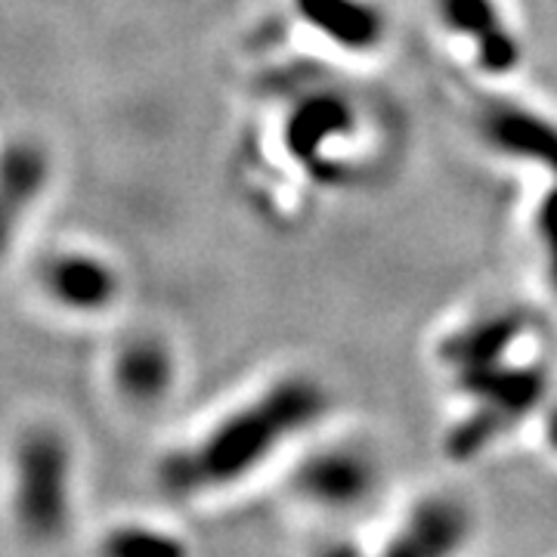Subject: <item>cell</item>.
<instances>
[{
	"label": "cell",
	"mask_w": 557,
	"mask_h": 557,
	"mask_svg": "<svg viewBox=\"0 0 557 557\" xmlns=\"http://www.w3.org/2000/svg\"><path fill=\"white\" fill-rule=\"evenodd\" d=\"M47 183V156L35 143H13L0 156V255Z\"/></svg>",
	"instance_id": "10"
},
{
	"label": "cell",
	"mask_w": 557,
	"mask_h": 557,
	"mask_svg": "<svg viewBox=\"0 0 557 557\" xmlns=\"http://www.w3.org/2000/svg\"><path fill=\"white\" fill-rule=\"evenodd\" d=\"M317 557H362L354 542H329Z\"/></svg>",
	"instance_id": "16"
},
{
	"label": "cell",
	"mask_w": 557,
	"mask_h": 557,
	"mask_svg": "<svg viewBox=\"0 0 557 557\" xmlns=\"http://www.w3.org/2000/svg\"><path fill=\"white\" fill-rule=\"evenodd\" d=\"M474 533V515L453 493L424 496L379 557H458Z\"/></svg>",
	"instance_id": "6"
},
{
	"label": "cell",
	"mask_w": 557,
	"mask_h": 557,
	"mask_svg": "<svg viewBox=\"0 0 557 557\" xmlns=\"http://www.w3.org/2000/svg\"><path fill=\"white\" fill-rule=\"evenodd\" d=\"M298 10L317 32L354 53L375 50L387 32L384 13L372 0H298Z\"/></svg>",
	"instance_id": "11"
},
{
	"label": "cell",
	"mask_w": 557,
	"mask_h": 557,
	"mask_svg": "<svg viewBox=\"0 0 557 557\" xmlns=\"http://www.w3.org/2000/svg\"><path fill=\"white\" fill-rule=\"evenodd\" d=\"M474 127L496 156L557 180V119L548 112L508 97H490L478 109Z\"/></svg>",
	"instance_id": "4"
},
{
	"label": "cell",
	"mask_w": 557,
	"mask_h": 557,
	"mask_svg": "<svg viewBox=\"0 0 557 557\" xmlns=\"http://www.w3.org/2000/svg\"><path fill=\"white\" fill-rule=\"evenodd\" d=\"M468 412L446 434V456L453 461H474L508 437L530 416L548 403V369L527 359H502L474 372L453 375Z\"/></svg>",
	"instance_id": "2"
},
{
	"label": "cell",
	"mask_w": 557,
	"mask_h": 557,
	"mask_svg": "<svg viewBox=\"0 0 557 557\" xmlns=\"http://www.w3.org/2000/svg\"><path fill=\"white\" fill-rule=\"evenodd\" d=\"M347 131H350V106H344L338 97H313L295 109L288 127V146L300 159H313L319 146Z\"/></svg>",
	"instance_id": "13"
},
{
	"label": "cell",
	"mask_w": 557,
	"mask_h": 557,
	"mask_svg": "<svg viewBox=\"0 0 557 557\" xmlns=\"http://www.w3.org/2000/svg\"><path fill=\"white\" fill-rule=\"evenodd\" d=\"M40 282L50 298L75 313H100L119 298L115 270L106 260L84 251H65L47 260L40 270Z\"/></svg>",
	"instance_id": "9"
},
{
	"label": "cell",
	"mask_w": 557,
	"mask_h": 557,
	"mask_svg": "<svg viewBox=\"0 0 557 557\" xmlns=\"http://www.w3.org/2000/svg\"><path fill=\"white\" fill-rule=\"evenodd\" d=\"M100 557H189V545L159 527L127 523L106 533Z\"/></svg>",
	"instance_id": "14"
},
{
	"label": "cell",
	"mask_w": 557,
	"mask_h": 557,
	"mask_svg": "<svg viewBox=\"0 0 557 557\" xmlns=\"http://www.w3.org/2000/svg\"><path fill=\"white\" fill-rule=\"evenodd\" d=\"M174 381V357L156 338L127 341L115 357V384L121 397L149 406L159 403Z\"/></svg>",
	"instance_id": "12"
},
{
	"label": "cell",
	"mask_w": 557,
	"mask_h": 557,
	"mask_svg": "<svg viewBox=\"0 0 557 557\" xmlns=\"http://www.w3.org/2000/svg\"><path fill=\"white\" fill-rule=\"evenodd\" d=\"M527 319L518 310H493L483 317L465 322L453 335L440 344V359L449 369V375L474 372L483 366H493L502 359L515 357L527 338Z\"/></svg>",
	"instance_id": "8"
},
{
	"label": "cell",
	"mask_w": 557,
	"mask_h": 557,
	"mask_svg": "<svg viewBox=\"0 0 557 557\" xmlns=\"http://www.w3.org/2000/svg\"><path fill=\"white\" fill-rule=\"evenodd\" d=\"M434 7L443 28L471 50L480 72L505 78L523 62V44L502 0H434Z\"/></svg>",
	"instance_id": "5"
},
{
	"label": "cell",
	"mask_w": 557,
	"mask_h": 557,
	"mask_svg": "<svg viewBox=\"0 0 557 557\" xmlns=\"http://www.w3.org/2000/svg\"><path fill=\"white\" fill-rule=\"evenodd\" d=\"M533 239L542 260V276L557 298V180H548L533 208Z\"/></svg>",
	"instance_id": "15"
},
{
	"label": "cell",
	"mask_w": 557,
	"mask_h": 557,
	"mask_svg": "<svg viewBox=\"0 0 557 557\" xmlns=\"http://www.w3.org/2000/svg\"><path fill=\"white\" fill-rule=\"evenodd\" d=\"M379 486V468L359 446H332L300 461L295 471V490L304 502L319 508H357L372 498Z\"/></svg>",
	"instance_id": "7"
},
{
	"label": "cell",
	"mask_w": 557,
	"mask_h": 557,
	"mask_svg": "<svg viewBox=\"0 0 557 557\" xmlns=\"http://www.w3.org/2000/svg\"><path fill=\"white\" fill-rule=\"evenodd\" d=\"M325 406L329 397L313 379L276 381L258 399L220 418L199 443L164 458L159 471L164 493L196 496L239 483L288 440L313 428Z\"/></svg>",
	"instance_id": "1"
},
{
	"label": "cell",
	"mask_w": 557,
	"mask_h": 557,
	"mask_svg": "<svg viewBox=\"0 0 557 557\" xmlns=\"http://www.w3.org/2000/svg\"><path fill=\"white\" fill-rule=\"evenodd\" d=\"M72 511V453L69 440L50 424L28 428L13 456V515L35 542H53Z\"/></svg>",
	"instance_id": "3"
}]
</instances>
